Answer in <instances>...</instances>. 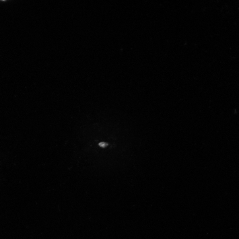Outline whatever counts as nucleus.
I'll return each mask as SVG.
<instances>
[{
    "label": "nucleus",
    "mask_w": 239,
    "mask_h": 239,
    "mask_svg": "<svg viewBox=\"0 0 239 239\" xmlns=\"http://www.w3.org/2000/svg\"><path fill=\"white\" fill-rule=\"evenodd\" d=\"M99 145L101 147H104L107 145V144L104 142H101L99 144Z\"/></svg>",
    "instance_id": "obj_1"
}]
</instances>
